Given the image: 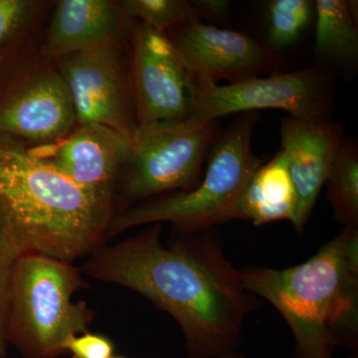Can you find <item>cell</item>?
Here are the masks:
<instances>
[{"label": "cell", "instance_id": "obj_5", "mask_svg": "<svg viewBox=\"0 0 358 358\" xmlns=\"http://www.w3.org/2000/svg\"><path fill=\"white\" fill-rule=\"evenodd\" d=\"M82 274L73 263L50 257H18L7 313L8 345L25 358H57L68 339L89 331L93 310L84 301H73L86 284Z\"/></svg>", "mask_w": 358, "mask_h": 358}, {"label": "cell", "instance_id": "obj_7", "mask_svg": "<svg viewBox=\"0 0 358 358\" xmlns=\"http://www.w3.org/2000/svg\"><path fill=\"white\" fill-rule=\"evenodd\" d=\"M333 83L322 69L273 73L237 83L197 81L190 117L201 122L256 110L277 109L308 122H331Z\"/></svg>", "mask_w": 358, "mask_h": 358}, {"label": "cell", "instance_id": "obj_8", "mask_svg": "<svg viewBox=\"0 0 358 358\" xmlns=\"http://www.w3.org/2000/svg\"><path fill=\"white\" fill-rule=\"evenodd\" d=\"M77 126L69 90L58 69L32 72L0 54V134L37 145L64 138Z\"/></svg>", "mask_w": 358, "mask_h": 358}, {"label": "cell", "instance_id": "obj_24", "mask_svg": "<svg viewBox=\"0 0 358 358\" xmlns=\"http://www.w3.org/2000/svg\"><path fill=\"white\" fill-rule=\"evenodd\" d=\"M219 358H247L246 355L242 352L241 350L237 352L230 353V355H224V357H221Z\"/></svg>", "mask_w": 358, "mask_h": 358}, {"label": "cell", "instance_id": "obj_13", "mask_svg": "<svg viewBox=\"0 0 358 358\" xmlns=\"http://www.w3.org/2000/svg\"><path fill=\"white\" fill-rule=\"evenodd\" d=\"M345 131L338 122H308L292 117L282 120V152L296 194L292 224L298 234L305 231Z\"/></svg>", "mask_w": 358, "mask_h": 358}, {"label": "cell", "instance_id": "obj_15", "mask_svg": "<svg viewBox=\"0 0 358 358\" xmlns=\"http://www.w3.org/2000/svg\"><path fill=\"white\" fill-rule=\"evenodd\" d=\"M296 194L284 152L262 164L251 176L237 208V220L255 226L288 220L293 222Z\"/></svg>", "mask_w": 358, "mask_h": 358}, {"label": "cell", "instance_id": "obj_1", "mask_svg": "<svg viewBox=\"0 0 358 358\" xmlns=\"http://www.w3.org/2000/svg\"><path fill=\"white\" fill-rule=\"evenodd\" d=\"M160 224L90 255L82 273L152 301L180 327L189 358L240 352L245 322L262 301L244 286L216 227L173 229L162 242Z\"/></svg>", "mask_w": 358, "mask_h": 358}, {"label": "cell", "instance_id": "obj_9", "mask_svg": "<svg viewBox=\"0 0 358 358\" xmlns=\"http://www.w3.org/2000/svg\"><path fill=\"white\" fill-rule=\"evenodd\" d=\"M129 82L136 126L192 115L196 80L166 33L141 22L134 26Z\"/></svg>", "mask_w": 358, "mask_h": 358}, {"label": "cell", "instance_id": "obj_26", "mask_svg": "<svg viewBox=\"0 0 358 358\" xmlns=\"http://www.w3.org/2000/svg\"><path fill=\"white\" fill-rule=\"evenodd\" d=\"M112 358H127V357H121V355H120V357H113Z\"/></svg>", "mask_w": 358, "mask_h": 358}, {"label": "cell", "instance_id": "obj_19", "mask_svg": "<svg viewBox=\"0 0 358 358\" xmlns=\"http://www.w3.org/2000/svg\"><path fill=\"white\" fill-rule=\"evenodd\" d=\"M128 20H136L155 31L167 33L197 20L190 1L183 0H124L120 2Z\"/></svg>", "mask_w": 358, "mask_h": 358}, {"label": "cell", "instance_id": "obj_12", "mask_svg": "<svg viewBox=\"0 0 358 358\" xmlns=\"http://www.w3.org/2000/svg\"><path fill=\"white\" fill-rule=\"evenodd\" d=\"M131 138L99 124H77L64 138L29 147L37 159L83 187L113 186L121 176Z\"/></svg>", "mask_w": 358, "mask_h": 358}, {"label": "cell", "instance_id": "obj_21", "mask_svg": "<svg viewBox=\"0 0 358 358\" xmlns=\"http://www.w3.org/2000/svg\"><path fill=\"white\" fill-rule=\"evenodd\" d=\"M15 260V257L0 237V358L6 357L9 346L6 339V320L11 277Z\"/></svg>", "mask_w": 358, "mask_h": 358}, {"label": "cell", "instance_id": "obj_16", "mask_svg": "<svg viewBox=\"0 0 358 358\" xmlns=\"http://www.w3.org/2000/svg\"><path fill=\"white\" fill-rule=\"evenodd\" d=\"M358 2L353 0H317L315 56L322 63L352 74L358 62Z\"/></svg>", "mask_w": 358, "mask_h": 358}, {"label": "cell", "instance_id": "obj_17", "mask_svg": "<svg viewBox=\"0 0 358 358\" xmlns=\"http://www.w3.org/2000/svg\"><path fill=\"white\" fill-rule=\"evenodd\" d=\"M327 199L336 221L358 227V147L345 134L336 148L326 183Z\"/></svg>", "mask_w": 358, "mask_h": 358}, {"label": "cell", "instance_id": "obj_11", "mask_svg": "<svg viewBox=\"0 0 358 358\" xmlns=\"http://www.w3.org/2000/svg\"><path fill=\"white\" fill-rule=\"evenodd\" d=\"M171 31L169 38L197 81L237 83L260 77L274 67L272 51L244 33L205 24L199 20Z\"/></svg>", "mask_w": 358, "mask_h": 358}, {"label": "cell", "instance_id": "obj_18", "mask_svg": "<svg viewBox=\"0 0 358 358\" xmlns=\"http://www.w3.org/2000/svg\"><path fill=\"white\" fill-rule=\"evenodd\" d=\"M315 4L310 0H273L267 10L268 43L275 49L287 48L300 39L307 29Z\"/></svg>", "mask_w": 358, "mask_h": 358}, {"label": "cell", "instance_id": "obj_14", "mask_svg": "<svg viewBox=\"0 0 358 358\" xmlns=\"http://www.w3.org/2000/svg\"><path fill=\"white\" fill-rule=\"evenodd\" d=\"M128 20L120 2L109 0H62L52 17L45 42L50 58L119 44Z\"/></svg>", "mask_w": 358, "mask_h": 358}, {"label": "cell", "instance_id": "obj_25", "mask_svg": "<svg viewBox=\"0 0 358 358\" xmlns=\"http://www.w3.org/2000/svg\"><path fill=\"white\" fill-rule=\"evenodd\" d=\"M346 358H358V352H352V355H350V357H348Z\"/></svg>", "mask_w": 358, "mask_h": 358}, {"label": "cell", "instance_id": "obj_6", "mask_svg": "<svg viewBox=\"0 0 358 358\" xmlns=\"http://www.w3.org/2000/svg\"><path fill=\"white\" fill-rule=\"evenodd\" d=\"M217 138V122L192 117L136 126L121 173L124 199L143 202L196 187L204 176L205 157Z\"/></svg>", "mask_w": 358, "mask_h": 358}, {"label": "cell", "instance_id": "obj_22", "mask_svg": "<svg viewBox=\"0 0 358 358\" xmlns=\"http://www.w3.org/2000/svg\"><path fill=\"white\" fill-rule=\"evenodd\" d=\"M115 345L103 334L87 333L72 336L66 341L63 350L72 358H112Z\"/></svg>", "mask_w": 358, "mask_h": 358}, {"label": "cell", "instance_id": "obj_23", "mask_svg": "<svg viewBox=\"0 0 358 358\" xmlns=\"http://www.w3.org/2000/svg\"><path fill=\"white\" fill-rule=\"evenodd\" d=\"M195 13L206 17L223 18L230 13L231 2L228 0H195L190 1Z\"/></svg>", "mask_w": 358, "mask_h": 358}, {"label": "cell", "instance_id": "obj_4", "mask_svg": "<svg viewBox=\"0 0 358 358\" xmlns=\"http://www.w3.org/2000/svg\"><path fill=\"white\" fill-rule=\"evenodd\" d=\"M255 122V113H244L219 134L196 187L128 207L113 217L107 236L150 224L169 222L173 229L194 231L237 220L242 193L263 164L252 148Z\"/></svg>", "mask_w": 358, "mask_h": 358}, {"label": "cell", "instance_id": "obj_2", "mask_svg": "<svg viewBox=\"0 0 358 358\" xmlns=\"http://www.w3.org/2000/svg\"><path fill=\"white\" fill-rule=\"evenodd\" d=\"M113 186L76 185L0 134V237L16 259L37 254L73 263L103 245L114 217Z\"/></svg>", "mask_w": 358, "mask_h": 358}, {"label": "cell", "instance_id": "obj_20", "mask_svg": "<svg viewBox=\"0 0 358 358\" xmlns=\"http://www.w3.org/2000/svg\"><path fill=\"white\" fill-rule=\"evenodd\" d=\"M35 6L29 0H0V48L16 36Z\"/></svg>", "mask_w": 358, "mask_h": 358}, {"label": "cell", "instance_id": "obj_10", "mask_svg": "<svg viewBox=\"0 0 358 358\" xmlns=\"http://www.w3.org/2000/svg\"><path fill=\"white\" fill-rule=\"evenodd\" d=\"M57 69L69 90L77 124H103L131 138L136 124L120 43L59 59Z\"/></svg>", "mask_w": 358, "mask_h": 358}, {"label": "cell", "instance_id": "obj_3", "mask_svg": "<svg viewBox=\"0 0 358 358\" xmlns=\"http://www.w3.org/2000/svg\"><path fill=\"white\" fill-rule=\"evenodd\" d=\"M247 289L281 315L294 358L358 352V227H343L308 260L285 268L241 270Z\"/></svg>", "mask_w": 358, "mask_h": 358}]
</instances>
